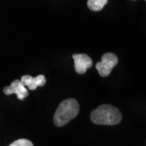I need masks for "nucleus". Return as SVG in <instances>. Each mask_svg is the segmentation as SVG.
I'll return each mask as SVG.
<instances>
[{"label": "nucleus", "mask_w": 146, "mask_h": 146, "mask_svg": "<svg viewBox=\"0 0 146 146\" xmlns=\"http://www.w3.org/2000/svg\"><path fill=\"white\" fill-rule=\"evenodd\" d=\"M92 122L99 125H116L122 120L121 112L111 105H102L92 111L90 115Z\"/></svg>", "instance_id": "nucleus-1"}, {"label": "nucleus", "mask_w": 146, "mask_h": 146, "mask_svg": "<svg viewBox=\"0 0 146 146\" xmlns=\"http://www.w3.org/2000/svg\"><path fill=\"white\" fill-rule=\"evenodd\" d=\"M78 102L74 98H68L63 101L58 105L54 115V123L58 127H62L67 124L79 113Z\"/></svg>", "instance_id": "nucleus-2"}, {"label": "nucleus", "mask_w": 146, "mask_h": 146, "mask_svg": "<svg viewBox=\"0 0 146 146\" xmlns=\"http://www.w3.org/2000/svg\"><path fill=\"white\" fill-rule=\"evenodd\" d=\"M119 63L118 57L113 53H106L102 57V61L96 65V68L98 71L99 75L102 77L108 76L113 68Z\"/></svg>", "instance_id": "nucleus-3"}, {"label": "nucleus", "mask_w": 146, "mask_h": 146, "mask_svg": "<svg viewBox=\"0 0 146 146\" xmlns=\"http://www.w3.org/2000/svg\"><path fill=\"white\" fill-rule=\"evenodd\" d=\"M72 58L75 63V70L78 74H84L93 66L92 58L85 54H75Z\"/></svg>", "instance_id": "nucleus-4"}, {"label": "nucleus", "mask_w": 146, "mask_h": 146, "mask_svg": "<svg viewBox=\"0 0 146 146\" xmlns=\"http://www.w3.org/2000/svg\"><path fill=\"white\" fill-rule=\"evenodd\" d=\"M3 93L6 95H11L15 94L17 95L18 99L24 100L29 95V92L27 90L26 87L23 84L21 80H15L10 86L5 87L3 89Z\"/></svg>", "instance_id": "nucleus-5"}, {"label": "nucleus", "mask_w": 146, "mask_h": 146, "mask_svg": "<svg viewBox=\"0 0 146 146\" xmlns=\"http://www.w3.org/2000/svg\"><path fill=\"white\" fill-rule=\"evenodd\" d=\"M21 81L25 86H27L30 90H35L38 86L40 87L44 86L46 83V77L43 75H39L36 77H33L31 76L25 75L21 77Z\"/></svg>", "instance_id": "nucleus-6"}, {"label": "nucleus", "mask_w": 146, "mask_h": 146, "mask_svg": "<svg viewBox=\"0 0 146 146\" xmlns=\"http://www.w3.org/2000/svg\"><path fill=\"white\" fill-rule=\"evenodd\" d=\"M108 0H88V7L93 11H99L107 3Z\"/></svg>", "instance_id": "nucleus-7"}, {"label": "nucleus", "mask_w": 146, "mask_h": 146, "mask_svg": "<svg viewBox=\"0 0 146 146\" xmlns=\"http://www.w3.org/2000/svg\"><path fill=\"white\" fill-rule=\"evenodd\" d=\"M9 146H33L31 141L26 139H19L11 143Z\"/></svg>", "instance_id": "nucleus-8"}, {"label": "nucleus", "mask_w": 146, "mask_h": 146, "mask_svg": "<svg viewBox=\"0 0 146 146\" xmlns=\"http://www.w3.org/2000/svg\"><path fill=\"white\" fill-rule=\"evenodd\" d=\"M133 1H135V0H133Z\"/></svg>", "instance_id": "nucleus-9"}]
</instances>
